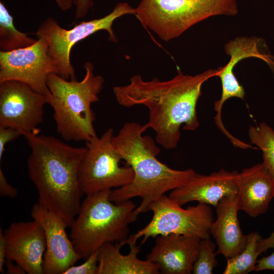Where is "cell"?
<instances>
[{"instance_id": "1", "label": "cell", "mask_w": 274, "mask_h": 274, "mask_svg": "<svg viewBox=\"0 0 274 274\" xmlns=\"http://www.w3.org/2000/svg\"><path fill=\"white\" fill-rule=\"evenodd\" d=\"M217 73V70L209 69L189 75L178 69L177 74L166 81L157 78L145 81L141 75H135L129 84L114 86L113 91L121 106H145L149 111L146 126L155 131L158 144L165 149L172 150L178 146L182 125L188 131L198 127L196 105L202 86Z\"/></svg>"}, {"instance_id": "2", "label": "cell", "mask_w": 274, "mask_h": 274, "mask_svg": "<svg viewBox=\"0 0 274 274\" xmlns=\"http://www.w3.org/2000/svg\"><path fill=\"white\" fill-rule=\"evenodd\" d=\"M23 136L31 150L27 167L37 190L38 202L62 218L70 227L84 195L79 172L85 147H73L54 136L39 133Z\"/></svg>"}, {"instance_id": "3", "label": "cell", "mask_w": 274, "mask_h": 274, "mask_svg": "<svg viewBox=\"0 0 274 274\" xmlns=\"http://www.w3.org/2000/svg\"><path fill=\"white\" fill-rule=\"evenodd\" d=\"M148 128L146 124L126 122L112 139L122 159L132 168L134 177L129 184L112 190L110 199L117 203L141 198V203L135 209L139 215L147 212L151 203L180 187L196 174L191 168H171L158 160L156 157L160 149L151 138L143 135Z\"/></svg>"}, {"instance_id": "4", "label": "cell", "mask_w": 274, "mask_h": 274, "mask_svg": "<svg viewBox=\"0 0 274 274\" xmlns=\"http://www.w3.org/2000/svg\"><path fill=\"white\" fill-rule=\"evenodd\" d=\"M84 67L85 74L80 81L55 73L50 74L47 79L48 104L53 110L58 133L67 141L86 142L97 136L91 105L98 101L105 80L94 75L92 63L85 62Z\"/></svg>"}, {"instance_id": "5", "label": "cell", "mask_w": 274, "mask_h": 274, "mask_svg": "<svg viewBox=\"0 0 274 274\" xmlns=\"http://www.w3.org/2000/svg\"><path fill=\"white\" fill-rule=\"evenodd\" d=\"M112 190L86 195L70 227V237L81 258L86 259L107 243L126 244L129 225L139 214L131 199L113 202Z\"/></svg>"}, {"instance_id": "6", "label": "cell", "mask_w": 274, "mask_h": 274, "mask_svg": "<svg viewBox=\"0 0 274 274\" xmlns=\"http://www.w3.org/2000/svg\"><path fill=\"white\" fill-rule=\"evenodd\" d=\"M135 9L140 23L165 42L209 17L238 12L236 0H141Z\"/></svg>"}, {"instance_id": "7", "label": "cell", "mask_w": 274, "mask_h": 274, "mask_svg": "<svg viewBox=\"0 0 274 274\" xmlns=\"http://www.w3.org/2000/svg\"><path fill=\"white\" fill-rule=\"evenodd\" d=\"M135 13V9L128 3L120 2L106 16L82 21L70 29L62 27L55 19L47 18L40 25L35 35L38 39L42 38L47 41L49 54L57 67V75L67 80L76 79L75 70L71 61L74 46L100 30L107 31L109 41L117 43L113 29L114 22L123 15H134Z\"/></svg>"}, {"instance_id": "8", "label": "cell", "mask_w": 274, "mask_h": 274, "mask_svg": "<svg viewBox=\"0 0 274 274\" xmlns=\"http://www.w3.org/2000/svg\"><path fill=\"white\" fill-rule=\"evenodd\" d=\"M114 130L108 129L86 143L81 160L79 179L85 195L119 188L129 184L134 173L127 165L122 166L121 156L112 142Z\"/></svg>"}, {"instance_id": "9", "label": "cell", "mask_w": 274, "mask_h": 274, "mask_svg": "<svg viewBox=\"0 0 274 274\" xmlns=\"http://www.w3.org/2000/svg\"><path fill=\"white\" fill-rule=\"evenodd\" d=\"M148 211L153 212L150 222L136 233L129 235L127 242L136 243L143 237L144 244L149 237L169 234L195 236L200 239L210 237V228L214 221L210 205L198 203L183 209L169 196L163 195L151 203Z\"/></svg>"}, {"instance_id": "10", "label": "cell", "mask_w": 274, "mask_h": 274, "mask_svg": "<svg viewBox=\"0 0 274 274\" xmlns=\"http://www.w3.org/2000/svg\"><path fill=\"white\" fill-rule=\"evenodd\" d=\"M58 70L50 55L48 44L39 38L32 45L9 52L0 51V82L16 80L48 96V76Z\"/></svg>"}, {"instance_id": "11", "label": "cell", "mask_w": 274, "mask_h": 274, "mask_svg": "<svg viewBox=\"0 0 274 274\" xmlns=\"http://www.w3.org/2000/svg\"><path fill=\"white\" fill-rule=\"evenodd\" d=\"M47 96L16 80L0 82V127L25 133H39Z\"/></svg>"}, {"instance_id": "12", "label": "cell", "mask_w": 274, "mask_h": 274, "mask_svg": "<svg viewBox=\"0 0 274 274\" xmlns=\"http://www.w3.org/2000/svg\"><path fill=\"white\" fill-rule=\"evenodd\" d=\"M32 219L40 223L46 238L43 261L45 274H63L81 257L66 232L68 227L60 217L41 206L38 202L31 210Z\"/></svg>"}, {"instance_id": "13", "label": "cell", "mask_w": 274, "mask_h": 274, "mask_svg": "<svg viewBox=\"0 0 274 274\" xmlns=\"http://www.w3.org/2000/svg\"><path fill=\"white\" fill-rule=\"evenodd\" d=\"M7 259L21 265L28 274H43L46 238L39 222L12 223L4 231Z\"/></svg>"}, {"instance_id": "14", "label": "cell", "mask_w": 274, "mask_h": 274, "mask_svg": "<svg viewBox=\"0 0 274 274\" xmlns=\"http://www.w3.org/2000/svg\"><path fill=\"white\" fill-rule=\"evenodd\" d=\"M239 173L221 169L209 175L197 173L185 184L170 191L169 197L182 206L189 202L216 207L224 197L237 195Z\"/></svg>"}, {"instance_id": "15", "label": "cell", "mask_w": 274, "mask_h": 274, "mask_svg": "<svg viewBox=\"0 0 274 274\" xmlns=\"http://www.w3.org/2000/svg\"><path fill=\"white\" fill-rule=\"evenodd\" d=\"M200 239L177 234L159 235L146 260L155 264L160 273L190 274L197 257Z\"/></svg>"}, {"instance_id": "16", "label": "cell", "mask_w": 274, "mask_h": 274, "mask_svg": "<svg viewBox=\"0 0 274 274\" xmlns=\"http://www.w3.org/2000/svg\"><path fill=\"white\" fill-rule=\"evenodd\" d=\"M260 46V39L255 37H238L226 44L225 50L230 59L225 66L217 70L216 76L220 78L222 85V94L218 99L220 104L223 105L232 97L244 99L245 89L233 72L235 66L241 60L249 57L260 59L267 63L274 72L273 59L269 54L262 53Z\"/></svg>"}, {"instance_id": "17", "label": "cell", "mask_w": 274, "mask_h": 274, "mask_svg": "<svg viewBox=\"0 0 274 274\" xmlns=\"http://www.w3.org/2000/svg\"><path fill=\"white\" fill-rule=\"evenodd\" d=\"M236 196L239 210L252 217L267 211L274 198V178L263 163L239 173Z\"/></svg>"}, {"instance_id": "18", "label": "cell", "mask_w": 274, "mask_h": 274, "mask_svg": "<svg viewBox=\"0 0 274 274\" xmlns=\"http://www.w3.org/2000/svg\"><path fill=\"white\" fill-rule=\"evenodd\" d=\"M215 208L217 218L211 224L210 234L218 246L217 253L228 259L242 251L247 239V235L244 234L238 219L236 195L224 197Z\"/></svg>"}, {"instance_id": "19", "label": "cell", "mask_w": 274, "mask_h": 274, "mask_svg": "<svg viewBox=\"0 0 274 274\" xmlns=\"http://www.w3.org/2000/svg\"><path fill=\"white\" fill-rule=\"evenodd\" d=\"M136 243H127L130 249L128 254L123 255L121 248L123 243H107L99 250L96 274H159L157 266L147 260L138 257L140 246Z\"/></svg>"}, {"instance_id": "20", "label": "cell", "mask_w": 274, "mask_h": 274, "mask_svg": "<svg viewBox=\"0 0 274 274\" xmlns=\"http://www.w3.org/2000/svg\"><path fill=\"white\" fill-rule=\"evenodd\" d=\"M37 40L16 29L13 16L4 3L0 1L1 51L9 52L27 47Z\"/></svg>"}, {"instance_id": "21", "label": "cell", "mask_w": 274, "mask_h": 274, "mask_svg": "<svg viewBox=\"0 0 274 274\" xmlns=\"http://www.w3.org/2000/svg\"><path fill=\"white\" fill-rule=\"evenodd\" d=\"M262 238L257 231L247 234L246 244L236 256L227 259L223 274H247L255 271L257 257L260 254L258 246Z\"/></svg>"}, {"instance_id": "22", "label": "cell", "mask_w": 274, "mask_h": 274, "mask_svg": "<svg viewBox=\"0 0 274 274\" xmlns=\"http://www.w3.org/2000/svg\"><path fill=\"white\" fill-rule=\"evenodd\" d=\"M249 137L263 154V164L274 178V130L265 122L250 126Z\"/></svg>"}, {"instance_id": "23", "label": "cell", "mask_w": 274, "mask_h": 274, "mask_svg": "<svg viewBox=\"0 0 274 274\" xmlns=\"http://www.w3.org/2000/svg\"><path fill=\"white\" fill-rule=\"evenodd\" d=\"M216 244L210 237L201 239L196 260L192 273L193 274H212L218 264L215 252Z\"/></svg>"}, {"instance_id": "24", "label": "cell", "mask_w": 274, "mask_h": 274, "mask_svg": "<svg viewBox=\"0 0 274 274\" xmlns=\"http://www.w3.org/2000/svg\"><path fill=\"white\" fill-rule=\"evenodd\" d=\"M99 257V250L93 253L82 264L72 265L63 274H96Z\"/></svg>"}, {"instance_id": "25", "label": "cell", "mask_w": 274, "mask_h": 274, "mask_svg": "<svg viewBox=\"0 0 274 274\" xmlns=\"http://www.w3.org/2000/svg\"><path fill=\"white\" fill-rule=\"evenodd\" d=\"M22 135V132L16 129L0 127V160L3 158L6 145Z\"/></svg>"}, {"instance_id": "26", "label": "cell", "mask_w": 274, "mask_h": 274, "mask_svg": "<svg viewBox=\"0 0 274 274\" xmlns=\"http://www.w3.org/2000/svg\"><path fill=\"white\" fill-rule=\"evenodd\" d=\"M17 195L18 190L9 184L2 169L0 168V195L15 198Z\"/></svg>"}, {"instance_id": "27", "label": "cell", "mask_w": 274, "mask_h": 274, "mask_svg": "<svg viewBox=\"0 0 274 274\" xmlns=\"http://www.w3.org/2000/svg\"><path fill=\"white\" fill-rule=\"evenodd\" d=\"M105 1V0H103ZM75 6V17L76 19L85 17L93 6V0H73Z\"/></svg>"}, {"instance_id": "28", "label": "cell", "mask_w": 274, "mask_h": 274, "mask_svg": "<svg viewBox=\"0 0 274 274\" xmlns=\"http://www.w3.org/2000/svg\"><path fill=\"white\" fill-rule=\"evenodd\" d=\"M264 270H274V251L268 256L264 257L257 261L255 271Z\"/></svg>"}, {"instance_id": "29", "label": "cell", "mask_w": 274, "mask_h": 274, "mask_svg": "<svg viewBox=\"0 0 274 274\" xmlns=\"http://www.w3.org/2000/svg\"><path fill=\"white\" fill-rule=\"evenodd\" d=\"M7 250L5 238L4 231L0 228V272L4 273L5 272V265L7 260Z\"/></svg>"}, {"instance_id": "30", "label": "cell", "mask_w": 274, "mask_h": 274, "mask_svg": "<svg viewBox=\"0 0 274 274\" xmlns=\"http://www.w3.org/2000/svg\"><path fill=\"white\" fill-rule=\"evenodd\" d=\"M5 266L6 267V272L8 274L27 273L21 265L10 259H7Z\"/></svg>"}, {"instance_id": "31", "label": "cell", "mask_w": 274, "mask_h": 274, "mask_svg": "<svg viewBox=\"0 0 274 274\" xmlns=\"http://www.w3.org/2000/svg\"><path fill=\"white\" fill-rule=\"evenodd\" d=\"M270 248H274V231L266 238H261L258 246L260 254L266 251Z\"/></svg>"}, {"instance_id": "32", "label": "cell", "mask_w": 274, "mask_h": 274, "mask_svg": "<svg viewBox=\"0 0 274 274\" xmlns=\"http://www.w3.org/2000/svg\"><path fill=\"white\" fill-rule=\"evenodd\" d=\"M60 9L66 11L70 9L73 4V0H54Z\"/></svg>"}]
</instances>
